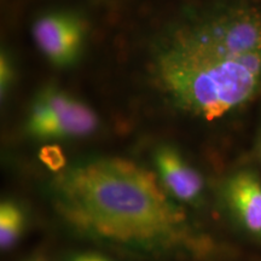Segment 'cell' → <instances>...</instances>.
Masks as SVG:
<instances>
[{"label":"cell","instance_id":"cell-1","mask_svg":"<svg viewBox=\"0 0 261 261\" xmlns=\"http://www.w3.org/2000/svg\"><path fill=\"white\" fill-rule=\"evenodd\" d=\"M55 214L89 247L139 261H223L226 248L189 208L173 200L155 172L103 156L55 174L48 185Z\"/></svg>","mask_w":261,"mask_h":261},{"label":"cell","instance_id":"cell-2","mask_svg":"<svg viewBox=\"0 0 261 261\" xmlns=\"http://www.w3.org/2000/svg\"><path fill=\"white\" fill-rule=\"evenodd\" d=\"M160 93L205 122L233 116L261 96V0H214L160 37L151 56Z\"/></svg>","mask_w":261,"mask_h":261},{"label":"cell","instance_id":"cell-3","mask_svg":"<svg viewBox=\"0 0 261 261\" xmlns=\"http://www.w3.org/2000/svg\"><path fill=\"white\" fill-rule=\"evenodd\" d=\"M213 202L238 240L261 248V173L250 166L228 171L218 181Z\"/></svg>","mask_w":261,"mask_h":261},{"label":"cell","instance_id":"cell-4","mask_svg":"<svg viewBox=\"0 0 261 261\" xmlns=\"http://www.w3.org/2000/svg\"><path fill=\"white\" fill-rule=\"evenodd\" d=\"M96 113L56 87L38 93L27 119V130L39 139H68L89 136L97 128Z\"/></svg>","mask_w":261,"mask_h":261},{"label":"cell","instance_id":"cell-5","mask_svg":"<svg viewBox=\"0 0 261 261\" xmlns=\"http://www.w3.org/2000/svg\"><path fill=\"white\" fill-rule=\"evenodd\" d=\"M152 166L156 177L173 200L190 210H203L210 203L203 174L177 148L167 144L156 148Z\"/></svg>","mask_w":261,"mask_h":261},{"label":"cell","instance_id":"cell-6","mask_svg":"<svg viewBox=\"0 0 261 261\" xmlns=\"http://www.w3.org/2000/svg\"><path fill=\"white\" fill-rule=\"evenodd\" d=\"M33 38L41 54L58 67L73 64L79 57L85 38V25L69 11H51L33 24Z\"/></svg>","mask_w":261,"mask_h":261},{"label":"cell","instance_id":"cell-7","mask_svg":"<svg viewBox=\"0 0 261 261\" xmlns=\"http://www.w3.org/2000/svg\"><path fill=\"white\" fill-rule=\"evenodd\" d=\"M28 226V215L23 205L15 200L0 204V249L9 252L17 246Z\"/></svg>","mask_w":261,"mask_h":261},{"label":"cell","instance_id":"cell-8","mask_svg":"<svg viewBox=\"0 0 261 261\" xmlns=\"http://www.w3.org/2000/svg\"><path fill=\"white\" fill-rule=\"evenodd\" d=\"M39 160L45 166V168L54 174H58L68 167L67 158L63 150L56 144H46L42 146L39 151Z\"/></svg>","mask_w":261,"mask_h":261},{"label":"cell","instance_id":"cell-9","mask_svg":"<svg viewBox=\"0 0 261 261\" xmlns=\"http://www.w3.org/2000/svg\"><path fill=\"white\" fill-rule=\"evenodd\" d=\"M64 261H121L119 256L97 249L93 247L81 248L74 249L73 252L68 253L64 257Z\"/></svg>","mask_w":261,"mask_h":261},{"label":"cell","instance_id":"cell-10","mask_svg":"<svg viewBox=\"0 0 261 261\" xmlns=\"http://www.w3.org/2000/svg\"><path fill=\"white\" fill-rule=\"evenodd\" d=\"M12 80H14L12 63L10 62L9 57L5 54H3L2 60H0V92H2V97H4L8 92Z\"/></svg>","mask_w":261,"mask_h":261},{"label":"cell","instance_id":"cell-11","mask_svg":"<svg viewBox=\"0 0 261 261\" xmlns=\"http://www.w3.org/2000/svg\"><path fill=\"white\" fill-rule=\"evenodd\" d=\"M256 159H257V162H259V165L261 167V132L256 140Z\"/></svg>","mask_w":261,"mask_h":261},{"label":"cell","instance_id":"cell-12","mask_svg":"<svg viewBox=\"0 0 261 261\" xmlns=\"http://www.w3.org/2000/svg\"><path fill=\"white\" fill-rule=\"evenodd\" d=\"M23 261H47V260L42 256H32L29 257V259H25Z\"/></svg>","mask_w":261,"mask_h":261}]
</instances>
